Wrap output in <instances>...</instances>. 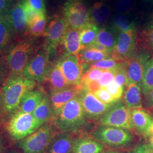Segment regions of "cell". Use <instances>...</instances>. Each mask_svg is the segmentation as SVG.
Listing matches in <instances>:
<instances>
[{"instance_id":"6da1fadb","label":"cell","mask_w":153,"mask_h":153,"mask_svg":"<svg viewBox=\"0 0 153 153\" xmlns=\"http://www.w3.org/2000/svg\"><path fill=\"white\" fill-rule=\"evenodd\" d=\"M36 83L22 76L8 77L1 88L0 124H5L18 111L22 98L35 88Z\"/></svg>"},{"instance_id":"7a4b0ae2","label":"cell","mask_w":153,"mask_h":153,"mask_svg":"<svg viewBox=\"0 0 153 153\" xmlns=\"http://www.w3.org/2000/svg\"><path fill=\"white\" fill-rule=\"evenodd\" d=\"M38 49L35 38L29 37L13 44L5 55L9 76H23L28 61Z\"/></svg>"},{"instance_id":"3957f363","label":"cell","mask_w":153,"mask_h":153,"mask_svg":"<svg viewBox=\"0 0 153 153\" xmlns=\"http://www.w3.org/2000/svg\"><path fill=\"white\" fill-rule=\"evenodd\" d=\"M85 116L81 98L78 96L66 103L52 119L56 128L62 133H68L82 126Z\"/></svg>"},{"instance_id":"277c9868","label":"cell","mask_w":153,"mask_h":153,"mask_svg":"<svg viewBox=\"0 0 153 153\" xmlns=\"http://www.w3.org/2000/svg\"><path fill=\"white\" fill-rule=\"evenodd\" d=\"M56 126L44 124L27 137L18 141L22 153H45L56 134Z\"/></svg>"},{"instance_id":"5b68a950","label":"cell","mask_w":153,"mask_h":153,"mask_svg":"<svg viewBox=\"0 0 153 153\" xmlns=\"http://www.w3.org/2000/svg\"><path fill=\"white\" fill-rule=\"evenodd\" d=\"M6 131L12 140L19 141L43 126L31 113L18 111L5 124Z\"/></svg>"},{"instance_id":"8992f818","label":"cell","mask_w":153,"mask_h":153,"mask_svg":"<svg viewBox=\"0 0 153 153\" xmlns=\"http://www.w3.org/2000/svg\"><path fill=\"white\" fill-rule=\"evenodd\" d=\"M50 55L43 47L38 49L28 61L23 72V76L36 82L46 81L50 65Z\"/></svg>"},{"instance_id":"52a82bcc","label":"cell","mask_w":153,"mask_h":153,"mask_svg":"<svg viewBox=\"0 0 153 153\" xmlns=\"http://www.w3.org/2000/svg\"><path fill=\"white\" fill-rule=\"evenodd\" d=\"M63 16L69 27L79 30L91 22L89 10L84 0H66Z\"/></svg>"},{"instance_id":"ba28073f","label":"cell","mask_w":153,"mask_h":153,"mask_svg":"<svg viewBox=\"0 0 153 153\" xmlns=\"http://www.w3.org/2000/svg\"><path fill=\"white\" fill-rule=\"evenodd\" d=\"M102 126L131 130L134 128L131 117V109L121 103H116L100 119Z\"/></svg>"},{"instance_id":"9c48e42d","label":"cell","mask_w":153,"mask_h":153,"mask_svg":"<svg viewBox=\"0 0 153 153\" xmlns=\"http://www.w3.org/2000/svg\"><path fill=\"white\" fill-rule=\"evenodd\" d=\"M137 39L135 28L120 33L114 50L110 55L111 57L120 62L128 60L137 52Z\"/></svg>"},{"instance_id":"30bf717a","label":"cell","mask_w":153,"mask_h":153,"mask_svg":"<svg viewBox=\"0 0 153 153\" xmlns=\"http://www.w3.org/2000/svg\"><path fill=\"white\" fill-rule=\"evenodd\" d=\"M68 25L64 16H55L47 28L44 47L51 56L62 44Z\"/></svg>"},{"instance_id":"8fae6325","label":"cell","mask_w":153,"mask_h":153,"mask_svg":"<svg viewBox=\"0 0 153 153\" xmlns=\"http://www.w3.org/2000/svg\"><path fill=\"white\" fill-rule=\"evenodd\" d=\"M56 61L68 85H82L83 68L78 55L65 53Z\"/></svg>"},{"instance_id":"7c38bea8","label":"cell","mask_w":153,"mask_h":153,"mask_svg":"<svg viewBox=\"0 0 153 153\" xmlns=\"http://www.w3.org/2000/svg\"><path fill=\"white\" fill-rule=\"evenodd\" d=\"M23 1L19 0L5 12V16L11 26L14 39L18 42L28 37V26L23 9Z\"/></svg>"},{"instance_id":"4fadbf2b","label":"cell","mask_w":153,"mask_h":153,"mask_svg":"<svg viewBox=\"0 0 153 153\" xmlns=\"http://www.w3.org/2000/svg\"><path fill=\"white\" fill-rule=\"evenodd\" d=\"M94 135L99 141L112 146L126 145L131 141L132 138L128 130L110 126H99Z\"/></svg>"},{"instance_id":"5bb4252c","label":"cell","mask_w":153,"mask_h":153,"mask_svg":"<svg viewBox=\"0 0 153 153\" xmlns=\"http://www.w3.org/2000/svg\"><path fill=\"white\" fill-rule=\"evenodd\" d=\"M150 58L149 53L142 51L132 56L126 61L127 85L134 83L141 87L142 76L146 62Z\"/></svg>"},{"instance_id":"9a60e30c","label":"cell","mask_w":153,"mask_h":153,"mask_svg":"<svg viewBox=\"0 0 153 153\" xmlns=\"http://www.w3.org/2000/svg\"><path fill=\"white\" fill-rule=\"evenodd\" d=\"M85 115L91 118L102 117L116 103L105 104L97 98L93 93L84 90L80 95Z\"/></svg>"},{"instance_id":"2e32d148","label":"cell","mask_w":153,"mask_h":153,"mask_svg":"<svg viewBox=\"0 0 153 153\" xmlns=\"http://www.w3.org/2000/svg\"><path fill=\"white\" fill-rule=\"evenodd\" d=\"M83 90L82 85L78 86H68L59 91L51 93L50 101L53 111V116L61 108L72 99L81 95Z\"/></svg>"},{"instance_id":"e0dca14e","label":"cell","mask_w":153,"mask_h":153,"mask_svg":"<svg viewBox=\"0 0 153 153\" xmlns=\"http://www.w3.org/2000/svg\"><path fill=\"white\" fill-rule=\"evenodd\" d=\"M14 39L11 26L5 16V13L0 14V54L6 55L13 45Z\"/></svg>"},{"instance_id":"ac0fdd59","label":"cell","mask_w":153,"mask_h":153,"mask_svg":"<svg viewBox=\"0 0 153 153\" xmlns=\"http://www.w3.org/2000/svg\"><path fill=\"white\" fill-rule=\"evenodd\" d=\"M46 81L49 82L51 93L59 91L69 86L61 71L56 61L50 63Z\"/></svg>"},{"instance_id":"d6986e66","label":"cell","mask_w":153,"mask_h":153,"mask_svg":"<svg viewBox=\"0 0 153 153\" xmlns=\"http://www.w3.org/2000/svg\"><path fill=\"white\" fill-rule=\"evenodd\" d=\"M61 45L64 46L65 54L78 55L82 50L79 40V30L68 26Z\"/></svg>"},{"instance_id":"ffe728a7","label":"cell","mask_w":153,"mask_h":153,"mask_svg":"<svg viewBox=\"0 0 153 153\" xmlns=\"http://www.w3.org/2000/svg\"><path fill=\"white\" fill-rule=\"evenodd\" d=\"M74 141L68 133L56 135L45 153H71Z\"/></svg>"},{"instance_id":"44dd1931","label":"cell","mask_w":153,"mask_h":153,"mask_svg":"<svg viewBox=\"0 0 153 153\" xmlns=\"http://www.w3.org/2000/svg\"><path fill=\"white\" fill-rule=\"evenodd\" d=\"M103 146L100 142L90 138H81L73 142V153H102Z\"/></svg>"},{"instance_id":"7402d4cb","label":"cell","mask_w":153,"mask_h":153,"mask_svg":"<svg viewBox=\"0 0 153 153\" xmlns=\"http://www.w3.org/2000/svg\"><path fill=\"white\" fill-rule=\"evenodd\" d=\"M131 121L133 127L140 133L145 134L150 126L153 117L145 109H131Z\"/></svg>"},{"instance_id":"603a6c76","label":"cell","mask_w":153,"mask_h":153,"mask_svg":"<svg viewBox=\"0 0 153 153\" xmlns=\"http://www.w3.org/2000/svg\"><path fill=\"white\" fill-rule=\"evenodd\" d=\"M89 13L90 21L97 26L103 25L107 23L111 14L109 6L103 2L94 3Z\"/></svg>"},{"instance_id":"cb8c5ba5","label":"cell","mask_w":153,"mask_h":153,"mask_svg":"<svg viewBox=\"0 0 153 153\" xmlns=\"http://www.w3.org/2000/svg\"><path fill=\"white\" fill-rule=\"evenodd\" d=\"M124 102L126 106L130 109L141 108V88L134 83L128 85L124 91Z\"/></svg>"},{"instance_id":"d4e9b609","label":"cell","mask_w":153,"mask_h":153,"mask_svg":"<svg viewBox=\"0 0 153 153\" xmlns=\"http://www.w3.org/2000/svg\"><path fill=\"white\" fill-rule=\"evenodd\" d=\"M44 96V94L41 90L35 88L26 93L23 97L18 111L32 114Z\"/></svg>"},{"instance_id":"484cf974","label":"cell","mask_w":153,"mask_h":153,"mask_svg":"<svg viewBox=\"0 0 153 153\" xmlns=\"http://www.w3.org/2000/svg\"><path fill=\"white\" fill-rule=\"evenodd\" d=\"M32 114L42 125L46 124L53 117V111L50 99L44 95L43 98Z\"/></svg>"},{"instance_id":"4316f807","label":"cell","mask_w":153,"mask_h":153,"mask_svg":"<svg viewBox=\"0 0 153 153\" xmlns=\"http://www.w3.org/2000/svg\"><path fill=\"white\" fill-rule=\"evenodd\" d=\"M77 55L83 68V67L86 66L88 64L91 65L99 61L108 58L109 55L100 52L91 47H88L81 50Z\"/></svg>"},{"instance_id":"83f0119b","label":"cell","mask_w":153,"mask_h":153,"mask_svg":"<svg viewBox=\"0 0 153 153\" xmlns=\"http://www.w3.org/2000/svg\"><path fill=\"white\" fill-rule=\"evenodd\" d=\"M98 30V26L91 22L79 30V40L82 49L88 48L95 43Z\"/></svg>"},{"instance_id":"f1b7e54d","label":"cell","mask_w":153,"mask_h":153,"mask_svg":"<svg viewBox=\"0 0 153 153\" xmlns=\"http://www.w3.org/2000/svg\"><path fill=\"white\" fill-rule=\"evenodd\" d=\"M112 30L107 28L102 27L99 29L95 42L105 48L109 55L112 53L117 42V39Z\"/></svg>"},{"instance_id":"f546056e","label":"cell","mask_w":153,"mask_h":153,"mask_svg":"<svg viewBox=\"0 0 153 153\" xmlns=\"http://www.w3.org/2000/svg\"><path fill=\"white\" fill-rule=\"evenodd\" d=\"M141 88L145 97L153 90V57L145 63Z\"/></svg>"},{"instance_id":"4dcf8cb0","label":"cell","mask_w":153,"mask_h":153,"mask_svg":"<svg viewBox=\"0 0 153 153\" xmlns=\"http://www.w3.org/2000/svg\"><path fill=\"white\" fill-rule=\"evenodd\" d=\"M46 14H42L28 27V37L35 38L45 36L47 30Z\"/></svg>"},{"instance_id":"1f68e13d","label":"cell","mask_w":153,"mask_h":153,"mask_svg":"<svg viewBox=\"0 0 153 153\" xmlns=\"http://www.w3.org/2000/svg\"><path fill=\"white\" fill-rule=\"evenodd\" d=\"M112 25L113 31L120 33L135 28L133 23L131 22L126 16L121 14H116L113 17Z\"/></svg>"},{"instance_id":"d6a6232c","label":"cell","mask_w":153,"mask_h":153,"mask_svg":"<svg viewBox=\"0 0 153 153\" xmlns=\"http://www.w3.org/2000/svg\"><path fill=\"white\" fill-rule=\"evenodd\" d=\"M137 42H140L146 52L153 53V28L145 29L137 35Z\"/></svg>"},{"instance_id":"836d02e7","label":"cell","mask_w":153,"mask_h":153,"mask_svg":"<svg viewBox=\"0 0 153 153\" xmlns=\"http://www.w3.org/2000/svg\"><path fill=\"white\" fill-rule=\"evenodd\" d=\"M113 82L123 88L127 86V74L126 62H122L118 66Z\"/></svg>"},{"instance_id":"e575fe53","label":"cell","mask_w":153,"mask_h":153,"mask_svg":"<svg viewBox=\"0 0 153 153\" xmlns=\"http://www.w3.org/2000/svg\"><path fill=\"white\" fill-rule=\"evenodd\" d=\"M121 62L120 61L116 60L112 57H108L94 63L90 65V68H96L103 71L111 70L117 68Z\"/></svg>"},{"instance_id":"d590c367","label":"cell","mask_w":153,"mask_h":153,"mask_svg":"<svg viewBox=\"0 0 153 153\" xmlns=\"http://www.w3.org/2000/svg\"><path fill=\"white\" fill-rule=\"evenodd\" d=\"M104 71L102 69L89 68L88 71L82 76V85L88 82L98 81Z\"/></svg>"},{"instance_id":"8d00e7d4","label":"cell","mask_w":153,"mask_h":153,"mask_svg":"<svg viewBox=\"0 0 153 153\" xmlns=\"http://www.w3.org/2000/svg\"><path fill=\"white\" fill-rule=\"evenodd\" d=\"M117 67L113 69L104 71L102 75L98 80L99 85H100L101 88L106 87L107 86H108L110 83H111L114 81Z\"/></svg>"},{"instance_id":"74e56055","label":"cell","mask_w":153,"mask_h":153,"mask_svg":"<svg viewBox=\"0 0 153 153\" xmlns=\"http://www.w3.org/2000/svg\"><path fill=\"white\" fill-rule=\"evenodd\" d=\"M93 94L103 104H113L117 102L104 88H100L98 90L93 93Z\"/></svg>"},{"instance_id":"f35d334b","label":"cell","mask_w":153,"mask_h":153,"mask_svg":"<svg viewBox=\"0 0 153 153\" xmlns=\"http://www.w3.org/2000/svg\"><path fill=\"white\" fill-rule=\"evenodd\" d=\"M23 1V9L25 14V16L26 18V21L27 23L28 27L31 25L33 22H35L38 18L39 16L42 14H39L38 13L35 11L33 8H32L25 1V0Z\"/></svg>"},{"instance_id":"ab89813d","label":"cell","mask_w":153,"mask_h":153,"mask_svg":"<svg viewBox=\"0 0 153 153\" xmlns=\"http://www.w3.org/2000/svg\"><path fill=\"white\" fill-rule=\"evenodd\" d=\"M104 88L107 90V91L117 102L121 98L124 90V88L121 87L114 82H112Z\"/></svg>"},{"instance_id":"60d3db41","label":"cell","mask_w":153,"mask_h":153,"mask_svg":"<svg viewBox=\"0 0 153 153\" xmlns=\"http://www.w3.org/2000/svg\"><path fill=\"white\" fill-rule=\"evenodd\" d=\"M132 4L131 0H117L115 4V10L121 14H128L131 10Z\"/></svg>"},{"instance_id":"b9f144b4","label":"cell","mask_w":153,"mask_h":153,"mask_svg":"<svg viewBox=\"0 0 153 153\" xmlns=\"http://www.w3.org/2000/svg\"><path fill=\"white\" fill-rule=\"evenodd\" d=\"M25 1L39 14H46L45 0H25Z\"/></svg>"},{"instance_id":"7bdbcfd3","label":"cell","mask_w":153,"mask_h":153,"mask_svg":"<svg viewBox=\"0 0 153 153\" xmlns=\"http://www.w3.org/2000/svg\"><path fill=\"white\" fill-rule=\"evenodd\" d=\"M9 77V71L2 55L0 54V88H2L6 79Z\"/></svg>"},{"instance_id":"ee69618b","label":"cell","mask_w":153,"mask_h":153,"mask_svg":"<svg viewBox=\"0 0 153 153\" xmlns=\"http://www.w3.org/2000/svg\"><path fill=\"white\" fill-rule=\"evenodd\" d=\"M15 0H0V14L9 10L14 5Z\"/></svg>"},{"instance_id":"f6af8a7d","label":"cell","mask_w":153,"mask_h":153,"mask_svg":"<svg viewBox=\"0 0 153 153\" xmlns=\"http://www.w3.org/2000/svg\"><path fill=\"white\" fill-rule=\"evenodd\" d=\"M132 153H153V152L149 145L143 144L135 148Z\"/></svg>"},{"instance_id":"bcb514c9","label":"cell","mask_w":153,"mask_h":153,"mask_svg":"<svg viewBox=\"0 0 153 153\" xmlns=\"http://www.w3.org/2000/svg\"><path fill=\"white\" fill-rule=\"evenodd\" d=\"M145 97L147 101V103L149 107L153 110V90Z\"/></svg>"},{"instance_id":"7dc6e473","label":"cell","mask_w":153,"mask_h":153,"mask_svg":"<svg viewBox=\"0 0 153 153\" xmlns=\"http://www.w3.org/2000/svg\"><path fill=\"white\" fill-rule=\"evenodd\" d=\"M153 28V11L150 14L146 23L145 29H152Z\"/></svg>"},{"instance_id":"c3c4849f","label":"cell","mask_w":153,"mask_h":153,"mask_svg":"<svg viewBox=\"0 0 153 153\" xmlns=\"http://www.w3.org/2000/svg\"><path fill=\"white\" fill-rule=\"evenodd\" d=\"M145 136H153V119L150 126H149L147 131H146L145 134Z\"/></svg>"},{"instance_id":"681fc988","label":"cell","mask_w":153,"mask_h":153,"mask_svg":"<svg viewBox=\"0 0 153 153\" xmlns=\"http://www.w3.org/2000/svg\"><path fill=\"white\" fill-rule=\"evenodd\" d=\"M149 137V147L152 149L153 152V136H148Z\"/></svg>"},{"instance_id":"f907efd6","label":"cell","mask_w":153,"mask_h":153,"mask_svg":"<svg viewBox=\"0 0 153 153\" xmlns=\"http://www.w3.org/2000/svg\"><path fill=\"white\" fill-rule=\"evenodd\" d=\"M4 153H20L19 152H18L14 150H9L7 151H6V152Z\"/></svg>"},{"instance_id":"816d5d0a","label":"cell","mask_w":153,"mask_h":153,"mask_svg":"<svg viewBox=\"0 0 153 153\" xmlns=\"http://www.w3.org/2000/svg\"><path fill=\"white\" fill-rule=\"evenodd\" d=\"M142 1L145 3H147V4H153V0H142Z\"/></svg>"},{"instance_id":"f5cc1de1","label":"cell","mask_w":153,"mask_h":153,"mask_svg":"<svg viewBox=\"0 0 153 153\" xmlns=\"http://www.w3.org/2000/svg\"><path fill=\"white\" fill-rule=\"evenodd\" d=\"M2 138L0 136V153L2 151Z\"/></svg>"},{"instance_id":"db71d44e","label":"cell","mask_w":153,"mask_h":153,"mask_svg":"<svg viewBox=\"0 0 153 153\" xmlns=\"http://www.w3.org/2000/svg\"><path fill=\"white\" fill-rule=\"evenodd\" d=\"M106 153H119L118 152H107Z\"/></svg>"},{"instance_id":"11a10c76","label":"cell","mask_w":153,"mask_h":153,"mask_svg":"<svg viewBox=\"0 0 153 153\" xmlns=\"http://www.w3.org/2000/svg\"><path fill=\"white\" fill-rule=\"evenodd\" d=\"M1 92H2V90H1V88H0V100H1Z\"/></svg>"}]
</instances>
